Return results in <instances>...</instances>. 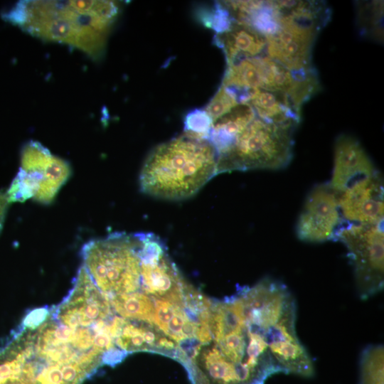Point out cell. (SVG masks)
<instances>
[{
	"mask_svg": "<svg viewBox=\"0 0 384 384\" xmlns=\"http://www.w3.org/2000/svg\"><path fill=\"white\" fill-rule=\"evenodd\" d=\"M383 224L361 225L343 222L334 240L347 249L359 297L367 299L384 285Z\"/></svg>",
	"mask_w": 384,
	"mask_h": 384,
	"instance_id": "cell-6",
	"label": "cell"
},
{
	"mask_svg": "<svg viewBox=\"0 0 384 384\" xmlns=\"http://www.w3.org/2000/svg\"><path fill=\"white\" fill-rule=\"evenodd\" d=\"M377 171L358 141L345 134L336 139L334 169L329 183L336 193L339 194L353 183Z\"/></svg>",
	"mask_w": 384,
	"mask_h": 384,
	"instance_id": "cell-11",
	"label": "cell"
},
{
	"mask_svg": "<svg viewBox=\"0 0 384 384\" xmlns=\"http://www.w3.org/2000/svg\"><path fill=\"white\" fill-rule=\"evenodd\" d=\"M198 19L206 27L221 33L230 28L234 19L225 5L215 2L212 6L200 8L197 12Z\"/></svg>",
	"mask_w": 384,
	"mask_h": 384,
	"instance_id": "cell-20",
	"label": "cell"
},
{
	"mask_svg": "<svg viewBox=\"0 0 384 384\" xmlns=\"http://www.w3.org/2000/svg\"><path fill=\"white\" fill-rule=\"evenodd\" d=\"M247 330L265 336L295 301L284 284L266 277L235 296Z\"/></svg>",
	"mask_w": 384,
	"mask_h": 384,
	"instance_id": "cell-7",
	"label": "cell"
},
{
	"mask_svg": "<svg viewBox=\"0 0 384 384\" xmlns=\"http://www.w3.org/2000/svg\"><path fill=\"white\" fill-rule=\"evenodd\" d=\"M384 190L381 174L363 178L338 195L344 222L361 225L383 224Z\"/></svg>",
	"mask_w": 384,
	"mask_h": 384,
	"instance_id": "cell-9",
	"label": "cell"
},
{
	"mask_svg": "<svg viewBox=\"0 0 384 384\" xmlns=\"http://www.w3.org/2000/svg\"><path fill=\"white\" fill-rule=\"evenodd\" d=\"M213 121L203 109L188 112L184 120V134L198 139L208 140Z\"/></svg>",
	"mask_w": 384,
	"mask_h": 384,
	"instance_id": "cell-22",
	"label": "cell"
},
{
	"mask_svg": "<svg viewBox=\"0 0 384 384\" xmlns=\"http://www.w3.org/2000/svg\"><path fill=\"white\" fill-rule=\"evenodd\" d=\"M359 384H384V347L370 345L362 352Z\"/></svg>",
	"mask_w": 384,
	"mask_h": 384,
	"instance_id": "cell-19",
	"label": "cell"
},
{
	"mask_svg": "<svg viewBox=\"0 0 384 384\" xmlns=\"http://www.w3.org/2000/svg\"><path fill=\"white\" fill-rule=\"evenodd\" d=\"M153 299L154 312L151 325L165 334L169 322L174 314L176 304L165 299L153 297Z\"/></svg>",
	"mask_w": 384,
	"mask_h": 384,
	"instance_id": "cell-23",
	"label": "cell"
},
{
	"mask_svg": "<svg viewBox=\"0 0 384 384\" xmlns=\"http://www.w3.org/2000/svg\"><path fill=\"white\" fill-rule=\"evenodd\" d=\"M2 384H13V383H2Z\"/></svg>",
	"mask_w": 384,
	"mask_h": 384,
	"instance_id": "cell-26",
	"label": "cell"
},
{
	"mask_svg": "<svg viewBox=\"0 0 384 384\" xmlns=\"http://www.w3.org/2000/svg\"><path fill=\"white\" fill-rule=\"evenodd\" d=\"M280 26H292L316 34L330 20L331 9L321 1H274Z\"/></svg>",
	"mask_w": 384,
	"mask_h": 384,
	"instance_id": "cell-14",
	"label": "cell"
},
{
	"mask_svg": "<svg viewBox=\"0 0 384 384\" xmlns=\"http://www.w3.org/2000/svg\"><path fill=\"white\" fill-rule=\"evenodd\" d=\"M70 174L69 163L53 155L40 142L31 140L21 149L19 171L6 193L8 202H23L32 198L48 204Z\"/></svg>",
	"mask_w": 384,
	"mask_h": 384,
	"instance_id": "cell-5",
	"label": "cell"
},
{
	"mask_svg": "<svg viewBox=\"0 0 384 384\" xmlns=\"http://www.w3.org/2000/svg\"><path fill=\"white\" fill-rule=\"evenodd\" d=\"M141 233H114L82 249L83 266L107 298L139 292L142 286Z\"/></svg>",
	"mask_w": 384,
	"mask_h": 384,
	"instance_id": "cell-3",
	"label": "cell"
},
{
	"mask_svg": "<svg viewBox=\"0 0 384 384\" xmlns=\"http://www.w3.org/2000/svg\"><path fill=\"white\" fill-rule=\"evenodd\" d=\"M213 43L225 54L227 65L241 59L262 55L266 50L263 35L235 21L228 30L214 36Z\"/></svg>",
	"mask_w": 384,
	"mask_h": 384,
	"instance_id": "cell-13",
	"label": "cell"
},
{
	"mask_svg": "<svg viewBox=\"0 0 384 384\" xmlns=\"http://www.w3.org/2000/svg\"><path fill=\"white\" fill-rule=\"evenodd\" d=\"M256 117L253 108L248 104H239L212 124L208 141L218 156L227 150L237 137Z\"/></svg>",
	"mask_w": 384,
	"mask_h": 384,
	"instance_id": "cell-16",
	"label": "cell"
},
{
	"mask_svg": "<svg viewBox=\"0 0 384 384\" xmlns=\"http://www.w3.org/2000/svg\"><path fill=\"white\" fill-rule=\"evenodd\" d=\"M338 195L329 183L311 190L297 222L296 233L301 240L314 243L334 240L344 222Z\"/></svg>",
	"mask_w": 384,
	"mask_h": 384,
	"instance_id": "cell-8",
	"label": "cell"
},
{
	"mask_svg": "<svg viewBox=\"0 0 384 384\" xmlns=\"http://www.w3.org/2000/svg\"><path fill=\"white\" fill-rule=\"evenodd\" d=\"M245 104L250 105L260 119L293 131L301 120V110L282 92L253 90Z\"/></svg>",
	"mask_w": 384,
	"mask_h": 384,
	"instance_id": "cell-12",
	"label": "cell"
},
{
	"mask_svg": "<svg viewBox=\"0 0 384 384\" xmlns=\"http://www.w3.org/2000/svg\"><path fill=\"white\" fill-rule=\"evenodd\" d=\"M9 202L6 194L0 192V233L2 230Z\"/></svg>",
	"mask_w": 384,
	"mask_h": 384,
	"instance_id": "cell-25",
	"label": "cell"
},
{
	"mask_svg": "<svg viewBox=\"0 0 384 384\" xmlns=\"http://www.w3.org/2000/svg\"><path fill=\"white\" fill-rule=\"evenodd\" d=\"M293 132L256 116L233 144L218 156V174L286 167L293 156Z\"/></svg>",
	"mask_w": 384,
	"mask_h": 384,
	"instance_id": "cell-4",
	"label": "cell"
},
{
	"mask_svg": "<svg viewBox=\"0 0 384 384\" xmlns=\"http://www.w3.org/2000/svg\"><path fill=\"white\" fill-rule=\"evenodd\" d=\"M356 6L360 34L376 41H383V1H359Z\"/></svg>",
	"mask_w": 384,
	"mask_h": 384,
	"instance_id": "cell-18",
	"label": "cell"
},
{
	"mask_svg": "<svg viewBox=\"0 0 384 384\" xmlns=\"http://www.w3.org/2000/svg\"><path fill=\"white\" fill-rule=\"evenodd\" d=\"M317 34L291 27L280 26L265 37L267 56L292 71L313 68L311 51Z\"/></svg>",
	"mask_w": 384,
	"mask_h": 384,
	"instance_id": "cell-10",
	"label": "cell"
},
{
	"mask_svg": "<svg viewBox=\"0 0 384 384\" xmlns=\"http://www.w3.org/2000/svg\"><path fill=\"white\" fill-rule=\"evenodd\" d=\"M108 299L114 311L122 317L144 321L151 325L154 304L152 298L148 295L137 292L115 295Z\"/></svg>",
	"mask_w": 384,
	"mask_h": 384,
	"instance_id": "cell-17",
	"label": "cell"
},
{
	"mask_svg": "<svg viewBox=\"0 0 384 384\" xmlns=\"http://www.w3.org/2000/svg\"><path fill=\"white\" fill-rule=\"evenodd\" d=\"M239 104L235 92L221 85L203 110L213 122Z\"/></svg>",
	"mask_w": 384,
	"mask_h": 384,
	"instance_id": "cell-21",
	"label": "cell"
},
{
	"mask_svg": "<svg viewBox=\"0 0 384 384\" xmlns=\"http://www.w3.org/2000/svg\"><path fill=\"white\" fill-rule=\"evenodd\" d=\"M265 340L270 356L282 372L305 378L314 375L311 358L297 334L269 336Z\"/></svg>",
	"mask_w": 384,
	"mask_h": 384,
	"instance_id": "cell-15",
	"label": "cell"
},
{
	"mask_svg": "<svg viewBox=\"0 0 384 384\" xmlns=\"http://www.w3.org/2000/svg\"><path fill=\"white\" fill-rule=\"evenodd\" d=\"M218 154L208 140L182 135L156 146L139 175L141 191L168 200L193 196L218 174Z\"/></svg>",
	"mask_w": 384,
	"mask_h": 384,
	"instance_id": "cell-2",
	"label": "cell"
},
{
	"mask_svg": "<svg viewBox=\"0 0 384 384\" xmlns=\"http://www.w3.org/2000/svg\"><path fill=\"white\" fill-rule=\"evenodd\" d=\"M188 320L189 319L186 317L181 307L179 305L176 304L174 314L169 321L166 331L164 334L178 343L182 341V328Z\"/></svg>",
	"mask_w": 384,
	"mask_h": 384,
	"instance_id": "cell-24",
	"label": "cell"
},
{
	"mask_svg": "<svg viewBox=\"0 0 384 384\" xmlns=\"http://www.w3.org/2000/svg\"><path fill=\"white\" fill-rule=\"evenodd\" d=\"M120 9L115 1L25 0L3 17L33 37L67 45L97 60Z\"/></svg>",
	"mask_w": 384,
	"mask_h": 384,
	"instance_id": "cell-1",
	"label": "cell"
}]
</instances>
